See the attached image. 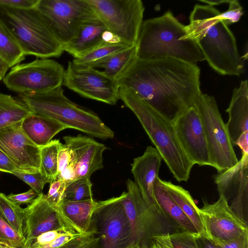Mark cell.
I'll list each match as a JSON object with an SVG mask.
<instances>
[{
    "label": "cell",
    "instance_id": "6da1fadb",
    "mask_svg": "<svg viewBox=\"0 0 248 248\" xmlns=\"http://www.w3.org/2000/svg\"><path fill=\"white\" fill-rule=\"evenodd\" d=\"M200 77L196 63L171 58H137L117 81L120 88L132 91L173 123L202 93Z\"/></svg>",
    "mask_w": 248,
    "mask_h": 248
},
{
    "label": "cell",
    "instance_id": "7a4b0ae2",
    "mask_svg": "<svg viewBox=\"0 0 248 248\" xmlns=\"http://www.w3.org/2000/svg\"><path fill=\"white\" fill-rule=\"evenodd\" d=\"M213 6L196 4L186 26V38L195 41L208 64L221 75L240 76L244 63L235 38Z\"/></svg>",
    "mask_w": 248,
    "mask_h": 248
},
{
    "label": "cell",
    "instance_id": "3957f363",
    "mask_svg": "<svg viewBox=\"0 0 248 248\" xmlns=\"http://www.w3.org/2000/svg\"><path fill=\"white\" fill-rule=\"evenodd\" d=\"M185 25L170 11L142 22L136 44L140 60L171 58L196 63L205 60L197 43L186 38Z\"/></svg>",
    "mask_w": 248,
    "mask_h": 248
},
{
    "label": "cell",
    "instance_id": "277c9868",
    "mask_svg": "<svg viewBox=\"0 0 248 248\" xmlns=\"http://www.w3.org/2000/svg\"><path fill=\"white\" fill-rule=\"evenodd\" d=\"M119 98L136 116L174 178L187 181L194 165L180 144L173 124L129 89L120 88Z\"/></svg>",
    "mask_w": 248,
    "mask_h": 248
},
{
    "label": "cell",
    "instance_id": "5b68a950",
    "mask_svg": "<svg viewBox=\"0 0 248 248\" xmlns=\"http://www.w3.org/2000/svg\"><path fill=\"white\" fill-rule=\"evenodd\" d=\"M0 21L25 56L50 58L64 51L63 44L37 7L16 9L0 5Z\"/></svg>",
    "mask_w": 248,
    "mask_h": 248
},
{
    "label": "cell",
    "instance_id": "8992f818",
    "mask_svg": "<svg viewBox=\"0 0 248 248\" xmlns=\"http://www.w3.org/2000/svg\"><path fill=\"white\" fill-rule=\"evenodd\" d=\"M19 97L33 113L51 118L66 128L102 139L114 136V132L98 116L66 97L62 86L42 93L19 94Z\"/></svg>",
    "mask_w": 248,
    "mask_h": 248
},
{
    "label": "cell",
    "instance_id": "52a82bcc",
    "mask_svg": "<svg viewBox=\"0 0 248 248\" xmlns=\"http://www.w3.org/2000/svg\"><path fill=\"white\" fill-rule=\"evenodd\" d=\"M194 106L203 124L212 167L219 173L235 166L238 160L215 97L202 93Z\"/></svg>",
    "mask_w": 248,
    "mask_h": 248
},
{
    "label": "cell",
    "instance_id": "ba28073f",
    "mask_svg": "<svg viewBox=\"0 0 248 248\" xmlns=\"http://www.w3.org/2000/svg\"><path fill=\"white\" fill-rule=\"evenodd\" d=\"M108 31L121 42L136 45L143 22L140 0H87Z\"/></svg>",
    "mask_w": 248,
    "mask_h": 248
},
{
    "label": "cell",
    "instance_id": "9c48e42d",
    "mask_svg": "<svg viewBox=\"0 0 248 248\" xmlns=\"http://www.w3.org/2000/svg\"><path fill=\"white\" fill-rule=\"evenodd\" d=\"M64 72L56 61L40 58L13 66L3 82L10 90L18 94H39L62 87Z\"/></svg>",
    "mask_w": 248,
    "mask_h": 248
},
{
    "label": "cell",
    "instance_id": "30bf717a",
    "mask_svg": "<svg viewBox=\"0 0 248 248\" xmlns=\"http://www.w3.org/2000/svg\"><path fill=\"white\" fill-rule=\"evenodd\" d=\"M124 193L99 201L92 218L91 230L97 232L96 248H127L131 245L129 221L123 204Z\"/></svg>",
    "mask_w": 248,
    "mask_h": 248
},
{
    "label": "cell",
    "instance_id": "8fae6325",
    "mask_svg": "<svg viewBox=\"0 0 248 248\" xmlns=\"http://www.w3.org/2000/svg\"><path fill=\"white\" fill-rule=\"evenodd\" d=\"M37 8L63 45L84 24L98 18L87 0H39Z\"/></svg>",
    "mask_w": 248,
    "mask_h": 248
},
{
    "label": "cell",
    "instance_id": "7c38bea8",
    "mask_svg": "<svg viewBox=\"0 0 248 248\" xmlns=\"http://www.w3.org/2000/svg\"><path fill=\"white\" fill-rule=\"evenodd\" d=\"M126 185L123 201L131 227L132 245L150 248L153 237L164 233L161 217L147 205L134 181L128 179Z\"/></svg>",
    "mask_w": 248,
    "mask_h": 248
},
{
    "label": "cell",
    "instance_id": "4fadbf2b",
    "mask_svg": "<svg viewBox=\"0 0 248 248\" xmlns=\"http://www.w3.org/2000/svg\"><path fill=\"white\" fill-rule=\"evenodd\" d=\"M63 84L81 96L109 105H115L120 99L117 80L103 71L79 67L72 62L65 70Z\"/></svg>",
    "mask_w": 248,
    "mask_h": 248
},
{
    "label": "cell",
    "instance_id": "5bb4252c",
    "mask_svg": "<svg viewBox=\"0 0 248 248\" xmlns=\"http://www.w3.org/2000/svg\"><path fill=\"white\" fill-rule=\"evenodd\" d=\"M199 212L203 235L212 241L229 242L248 232L247 223L236 215L223 195L213 203L203 200Z\"/></svg>",
    "mask_w": 248,
    "mask_h": 248
},
{
    "label": "cell",
    "instance_id": "9a60e30c",
    "mask_svg": "<svg viewBox=\"0 0 248 248\" xmlns=\"http://www.w3.org/2000/svg\"><path fill=\"white\" fill-rule=\"evenodd\" d=\"M173 124L180 144L193 164L212 166L203 124L195 107L183 112Z\"/></svg>",
    "mask_w": 248,
    "mask_h": 248
},
{
    "label": "cell",
    "instance_id": "2e32d148",
    "mask_svg": "<svg viewBox=\"0 0 248 248\" xmlns=\"http://www.w3.org/2000/svg\"><path fill=\"white\" fill-rule=\"evenodd\" d=\"M21 122L0 129V150L18 171L35 172L40 171V148L24 132Z\"/></svg>",
    "mask_w": 248,
    "mask_h": 248
},
{
    "label": "cell",
    "instance_id": "e0dca14e",
    "mask_svg": "<svg viewBox=\"0 0 248 248\" xmlns=\"http://www.w3.org/2000/svg\"><path fill=\"white\" fill-rule=\"evenodd\" d=\"M24 209L25 245L43 233L63 227L74 228L81 232L69 220L61 206L51 205L43 193Z\"/></svg>",
    "mask_w": 248,
    "mask_h": 248
},
{
    "label": "cell",
    "instance_id": "ac0fdd59",
    "mask_svg": "<svg viewBox=\"0 0 248 248\" xmlns=\"http://www.w3.org/2000/svg\"><path fill=\"white\" fill-rule=\"evenodd\" d=\"M219 195L228 201L232 198L231 209L247 223L248 204V154L242 157L233 167L218 173L215 177Z\"/></svg>",
    "mask_w": 248,
    "mask_h": 248
},
{
    "label": "cell",
    "instance_id": "d6986e66",
    "mask_svg": "<svg viewBox=\"0 0 248 248\" xmlns=\"http://www.w3.org/2000/svg\"><path fill=\"white\" fill-rule=\"evenodd\" d=\"M63 139L71 153L77 179L90 178L93 173L103 168V155L107 149L104 144L80 135L66 136Z\"/></svg>",
    "mask_w": 248,
    "mask_h": 248
},
{
    "label": "cell",
    "instance_id": "ffe728a7",
    "mask_svg": "<svg viewBox=\"0 0 248 248\" xmlns=\"http://www.w3.org/2000/svg\"><path fill=\"white\" fill-rule=\"evenodd\" d=\"M162 159L156 149L149 146L141 155L133 159L131 166L134 182L144 201L150 208L164 218L154 196L155 183L158 176Z\"/></svg>",
    "mask_w": 248,
    "mask_h": 248
},
{
    "label": "cell",
    "instance_id": "44dd1931",
    "mask_svg": "<svg viewBox=\"0 0 248 248\" xmlns=\"http://www.w3.org/2000/svg\"><path fill=\"white\" fill-rule=\"evenodd\" d=\"M115 40L120 41L109 32L101 21L97 18L84 24L76 36L63 45V49L74 59H77L107 42Z\"/></svg>",
    "mask_w": 248,
    "mask_h": 248
},
{
    "label": "cell",
    "instance_id": "7402d4cb",
    "mask_svg": "<svg viewBox=\"0 0 248 248\" xmlns=\"http://www.w3.org/2000/svg\"><path fill=\"white\" fill-rule=\"evenodd\" d=\"M229 120L226 124L231 142L234 143L243 133L248 132V80H242L232 92L230 105L226 110Z\"/></svg>",
    "mask_w": 248,
    "mask_h": 248
},
{
    "label": "cell",
    "instance_id": "603a6c76",
    "mask_svg": "<svg viewBox=\"0 0 248 248\" xmlns=\"http://www.w3.org/2000/svg\"><path fill=\"white\" fill-rule=\"evenodd\" d=\"M21 126L28 138L40 148L48 144L58 133L66 129L58 121L34 113L22 120Z\"/></svg>",
    "mask_w": 248,
    "mask_h": 248
},
{
    "label": "cell",
    "instance_id": "cb8c5ba5",
    "mask_svg": "<svg viewBox=\"0 0 248 248\" xmlns=\"http://www.w3.org/2000/svg\"><path fill=\"white\" fill-rule=\"evenodd\" d=\"M154 196L164 218L173 222L183 230L198 234L191 221L171 198L163 180L159 176L156 177L155 183Z\"/></svg>",
    "mask_w": 248,
    "mask_h": 248
},
{
    "label": "cell",
    "instance_id": "d4e9b609",
    "mask_svg": "<svg viewBox=\"0 0 248 248\" xmlns=\"http://www.w3.org/2000/svg\"><path fill=\"white\" fill-rule=\"evenodd\" d=\"M99 202L93 199L79 201H63L60 206L64 214L82 232L90 231L92 218Z\"/></svg>",
    "mask_w": 248,
    "mask_h": 248
},
{
    "label": "cell",
    "instance_id": "484cf974",
    "mask_svg": "<svg viewBox=\"0 0 248 248\" xmlns=\"http://www.w3.org/2000/svg\"><path fill=\"white\" fill-rule=\"evenodd\" d=\"M163 183L171 198L191 221L199 235H203V230L199 209L190 193L182 186L170 181Z\"/></svg>",
    "mask_w": 248,
    "mask_h": 248
},
{
    "label": "cell",
    "instance_id": "4316f807",
    "mask_svg": "<svg viewBox=\"0 0 248 248\" xmlns=\"http://www.w3.org/2000/svg\"><path fill=\"white\" fill-rule=\"evenodd\" d=\"M32 113L22 101L0 92V129L21 122Z\"/></svg>",
    "mask_w": 248,
    "mask_h": 248
},
{
    "label": "cell",
    "instance_id": "83f0119b",
    "mask_svg": "<svg viewBox=\"0 0 248 248\" xmlns=\"http://www.w3.org/2000/svg\"><path fill=\"white\" fill-rule=\"evenodd\" d=\"M131 46L118 40L107 42L83 56L74 59L72 62L79 67L96 68L102 62Z\"/></svg>",
    "mask_w": 248,
    "mask_h": 248
},
{
    "label": "cell",
    "instance_id": "f1b7e54d",
    "mask_svg": "<svg viewBox=\"0 0 248 248\" xmlns=\"http://www.w3.org/2000/svg\"><path fill=\"white\" fill-rule=\"evenodd\" d=\"M83 233L74 228L63 227L41 234L24 248H59Z\"/></svg>",
    "mask_w": 248,
    "mask_h": 248
},
{
    "label": "cell",
    "instance_id": "f546056e",
    "mask_svg": "<svg viewBox=\"0 0 248 248\" xmlns=\"http://www.w3.org/2000/svg\"><path fill=\"white\" fill-rule=\"evenodd\" d=\"M137 58L136 45L114 54L99 63L96 68H103L106 75L117 80Z\"/></svg>",
    "mask_w": 248,
    "mask_h": 248
},
{
    "label": "cell",
    "instance_id": "4dcf8cb0",
    "mask_svg": "<svg viewBox=\"0 0 248 248\" xmlns=\"http://www.w3.org/2000/svg\"><path fill=\"white\" fill-rule=\"evenodd\" d=\"M0 216L19 235L24 237L25 209L11 201L2 193H0Z\"/></svg>",
    "mask_w": 248,
    "mask_h": 248
},
{
    "label": "cell",
    "instance_id": "1f68e13d",
    "mask_svg": "<svg viewBox=\"0 0 248 248\" xmlns=\"http://www.w3.org/2000/svg\"><path fill=\"white\" fill-rule=\"evenodd\" d=\"M0 56L10 67L25 60V55L14 38L0 21Z\"/></svg>",
    "mask_w": 248,
    "mask_h": 248
},
{
    "label": "cell",
    "instance_id": "d6a6232c",
    "mask_svg": "<svg viewBox=\"0 0 248 248\" xmlns=\"http://www.w3.org/2000/svg\"><path fill=\"white\" fill-rule=\"evenodd\" d=\"M61 143L56 139L40 147V171L51 180L58 175V155Z\"/></svg>",
    "mask_w": 248,
    "mask_h": 248
},
{
    "label": "cell",
    "instance_id": "836d02e7",
    "mask_svg": "<svg viewBox=\"0 0 248 248\" xmlns=\"http://www.w3.org/2000/svg\"><path fill=\"white\" fill-rule=\"evenodd\" d=\"M93 199L90 178H78L66 184L63 201H79Z\"/></svg>",
    "mask_w": 248,
    "mask_h": 248
},
{
    "label": "cell",
    "instance_id": "e575fe53",
    "mask_svg": "<svg viewBox=\"0 0 248 248\" xmlns=\"http://www.w3.org/2000/svg\"><path fill=\"white\" fill-rule=\"evenodd\" d=\"M25 242V238L19 235L0 216V246L24 248Z\"/></svg>",
    "mask_w": 248,
    "mask_h": 248
},
{
    "label": "cell",
    "instance_id": "d590c367",
    "mask_svg": "<svg viewBox=\"0 0 248 248\" xmlns=\"http://www.w3.org/2000/svg\"><path fill=\"white\" fill-rule=\"evenodd\" d=\"M18 177L34 190L38 194L42 192L45 185L51 181V179L40 171L33 173H25L16 171L12 174Z\"/></svg>",
    "mask_w": 248,
    "mask_h": 248
},
{
    "label": "cell",
    "instance_id": "8d00e7d4",
    "mask_svg": "<svg viewBox=\"0 0 248 248\" xmlns=\"http://www.w3.org/2000/svg\"><path fill=\"white\" fill-rule=\"evenodd\" d=\"M198 234L183 230L169 233V238L173 248H199Z\"/></svg>",
    "mask_w": 248,
    "mask_h": 248
},
{
    "label": "cell",
    "instance_id": "74e56055",
    "mask_svg": "<svg viewBox=\"0 0 248 248\" xmlns=\"http://www.w3.org/2000/svg\"><path fill=\"white\" fill-rule=\"evenodd\" d=\"M98 241L96 232L91 230L59 248H96Z\"/></svg>",
    "mask_w": 248,
    "mask_h": 248
},
{
    "label": "cell",
    "instance_id": "f35d334b",
    "mask_svg": "<svg viewBox=\"0 0 248 248\" xmlns=\"http://www.w3.org/2000/svg\"><path fill=\"white\" fill-rule=\"evenodd\" d=\"M66 183L56 177L50 182L48 193L46 195L48 202L52 205L59 207L63 201Z\"/></svg>",
    "mask_w": 248,
    "mask_h": 248
},
{
    "label": "cell",
    "instance_id": "ab89813d",
    "mask_svg": "<svg viewBox=\"0 0 248 248\" xmlns=\"http://www.w3.org/2000/svg\"><path fill=\"white\" fill-rule=\"evenodd\" d=\"M228 9L220 13L219 19L228 26L238 22L244 14L243 7L237 0H230Z\"/></svg>",
    "mask_w": 248,
    "mask_h": 248
},
{
    "label": "cell",
    "instance_id": "60d3db41",
    "mask_svg": "<svg viewBox=\"0 0 248 248\" xmlns=\"http://www.w3.org/2000/svg\"><path fill=\"white\" fill-rule=\"evenodd\" d=\"M39 0H0V5L16 9L36 8Z\"/></svg>",
    "mask_w": 248,
    "mask_h": 248
},
{
    "label": "cell",
    "instance_id": "b9f144b4",
    "mask_svg": "<svg viewBox=\"0 0 248 248\" xmlns=\"http://www.w3.org/2000/svg\"><path fill=\"white\" fill-rule=\"evenodd\" d=\"M38 195L34 190L30 188L28 191L22 193L17 194L11 193L7 196L11 201L20 205L21 204H30Z\"/></svg>",
    "mask_w": 248,
    "mask_h": 248
},
{
    "label": "cell",
    "instance_id": "7bdbcfd3",
    "mask_svg": "<svg viewBox=\"0 0 248 248\" xmlns=\"http://www.w3.org/2000/svg\"><path fill=\"white\" fill-rule=\"evenodd\" d=\"M212 242L217 248H248V232L245 233L231 241Z\"/></svg>",
    "mask_w": 248,
    "mask_h": 248
},
{
    "label": "cell",
    "instance_id": "ee69618b",
    "mask_svg": "<svg viewBox=\"0 0 248 248\" xmlns=\"http://www.w3.org/2000/svg\"><path fill=\"white\" fill-rule=\"evenodd\" d=\"M72 162L71 153L64 144L61 143L58 155V174Z\"/></svg>",
    "mask_w": 248,
    "mask_h": 248
},
{
    "label": "cell",
    "instance_id": "f6af8a7d",
    "mask_svg": "<svg viewBox=\"0 0 248 248\" xmlns=\"http://www.w3.org/2000/svg\"><path fill=\"white\" fill-rule=\"evenodd\" d=\"M0 171L13 174L18 171L11 159L0 150Z\"/></svg>",
    "mask_w": 248,
    "mask_h": 248
},
{
    "label": "cell",
    "instance_id": "bcb514c9",
    "mask_svg": "<svg viewBox=\"0 0 248 248\" xmlns=\"http://www.w3.org/2000/svg\"><path fill=\"white\" fill-rule=\"evenodd\" d=\"M57 177L64 181L66 184L77 179V173L72 163L71 162L62 171L58 173Z\"/></svg>",
    "mask_w": 248,
    "mask_h": 248
},
{
    "label": "cell",
    "instance_id": "7dc6e473",
    "mask_svg": "<svg viewBox=\"0 0 248 248\" xmlns=\"http://www.w3.org/2000/svg\"><path fill=\"white\" fill-rule=\"evenodd\" d=\"M153 240L158 244L160 248H173L169 238V233H163L153 237Z\"/></svg>",
    "mask_w": 248,
    "mask_h": 248
},
{
    "label": "cell",
    "instance_id": "c3c4849f",
    "mask_svg": "<svg viewBox=\"0 0 248 248\" xmlns=\"http://www.w3.org/2000/svg\"><path fill=\"white\" fill-rule=\"evenodd\" d=\"M248 132H246L240 136L234 143L242 150V155L248 154Z\"/></svg>",
    "mask_w": 248,
    "mask_h": 248
},
{
    "label": "cell",
    "instance_id": "681fc988",
    "mask_svg": "<svg viewBox=\"0 0 248 248\" xmlns=\"http://www.w3.org/2000/svg\"><path fill=\"white\" fill-rule=\"evenodd\" d=\"M197 241L199 248H217L212 241L203 235L198 234Z\"/></svg>",
    "mask_w": 248,
    "mask_h": 248
},
{
    "label": "cell",
    "instance_id": "f907efd6",
    "mask_svg": "<svg viewBox=\"0 0 248 248\" xmlns=\"http://www.w3.org/2000/svg\"><path fill=\"white\" fill-rule=\"evenodd\" d=\"M9 68L8 63L0 56V81L3 79Z\"/></svg>",
    "mask_w": 248,
    "mask_h": 248
},
{
    "label": "cell",
    "instance_id": "816d5d0a",
    "mask_svg": "<svg viewBox=\"0 0 248 248\" xmlns=\"http://www.w3.org/2000/svg\"><path fill=\"white\" fill-rule=\"evenodd\" d=\"M230 0H201L200 1L206 3L208 5L213 6L218 5L223 3H229Z\"/></svg>",
    "mask_w": 248,
    "mask_h": 248
},
{
    "label": "cell",
    "instance_id": "f5cc1de1",
    "mask_svg": "<svg viewBox=\"0 0 248 248\" xmlns=\"http://www.w3.org/2000/svg\"><path fill=\"white\" fill-rule=\"evenodd\" d=\"M150 248H160V247L157 243L153 240Z\"/></svg>",
    "mask_w": 248,
    "mask_h": 248
},
{
    "label": "cell",
    "instance_id": "db71d44e",
    "mask_svg": "<svg viewBox=\"0 0 248 248\" xmlns=\"http://www.w3.org/2000/svg\"><path fill=\"white\" fill-rule=\"evenodd\" d=\"M127 248H140V247L137 245H131Z\"/></svg>",
    "mask_w": 248,
    "mask_h": 248
},
{
    "label": "cell",
    "instance_id": "11a10c76",
    "mask_svg": "<svg viewBox=\"0 0 248 248\" xmlns=\"http://www.w3.org/2000/svg\"><path fill=\"white\" fill-rule=\"evenodd\" d=\"M0 248H10L0 246Z\"/></svg>",
    "mask_w": 248,
    "mask_h": 248
}]
</instances>
